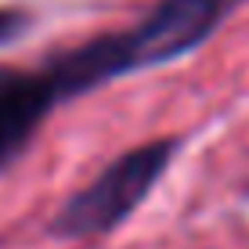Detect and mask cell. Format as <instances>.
Here are the masks:
<instances>
[{
    "label": "cell",
    "mask_w": 249,
    "mask_h": 249,
    "mask_svg": "<svg viewBox=\"0 0 249 249\" xmlns=\"http://www.w3.org/2000/svg\"><path fill=\"white\" fill-rule=\"evenodd\" d=\"M235 4L238 0H159L130 29L105 33V36H94L72 51L54 54L44 65V72L54 83L58 101L87 94L116 76L166 65L195 51L235 11Z\"/></svg>",
    "instance_id": "obj_1"
},
{
    "label": "cell",
    "mask_w": 249,
    "mask_h": 249,
    "mask_svg": "<svg viewBox=\"0 0 249 249\" xmlns=\"http://www.w3.org/2000/svg\"><path fill=\"white\" fill-rule=\"evenodd\" d=\"M177 144H181L177 137H159L112 159L87 188H80L58 206V213L51 217V235L80 242L119 228L166 174Z\"/></svg>",
    "instance_id": "obj_2"
},
{
    "label": "cell",
    "mask_w": 249,
    "mask_h": 249,
    "mask_svg": "<svg viewBox=\"0 0 249 249\" xmlns=\"http://www.w3.org/2000/svg\"><path fill=\"white\" fill-rule=\"evenodd\" d=\"M54 101H58V90H54V83L47 80V72L44 69L33 72V83H29V90L22 94V101L0 119V174L22 156V148L29 144V137L36 134L40 119L51 112Z\"/></svg>",
    "instance_id": "obj_3"
},
{
    "label": "cell",
    "mask_w": 249,
    "mask_h": 249,
    "mask_svg": "<svg viewBox=\"0 0 249 249\" xmlns=\"http://www.w3.org/2000/svg\"><path fill=\"white\" fill-rule=\"evenodd\" d=\"M29 83H33V72H18V69L0 65V119L18 105V98L29 90Z\"/></svg>",
    "instance_id": "obj_4"
},
{
    "label": "cell",
    "mask_w": 249,
    "mask_h": 249,
    "mask_svg": "<svg viewBox=\"0 0 249 249\" xmlns=\"http://www.w3.org/2000/svg\"><path fill=\"white\" fill-rule=\"evenodd\" d=\"M25 25H29V15L25 11H18V7H0V44H7L18 33H25Z\"/></svg>",
    "instance_id": "obj_5"
}]
</instances>
